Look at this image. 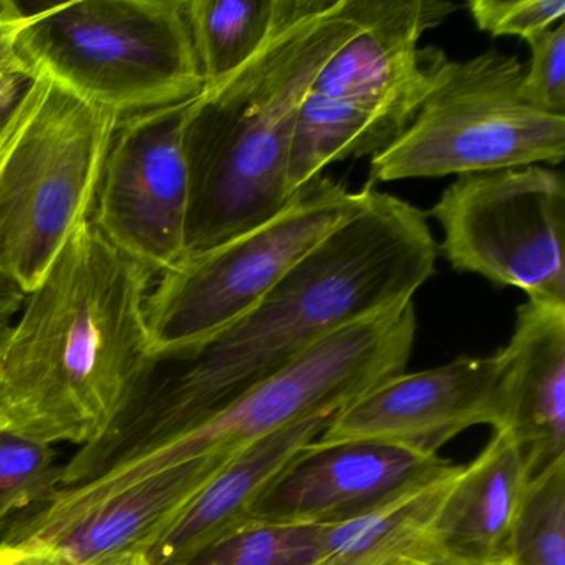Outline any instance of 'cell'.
Listing matches in <instances>:
<instances>
[{
  "label": "cell",
  "instance_id": "6da1fadb",
  "mask_svg": "<svg viewBox=\"0 0 565 565\" xmlns=\"http://www.w3.org/2000/svg\"><path fill=\"white\" fill-rule=\"evenodd\" d=\"M365 198L249 312L141 393L114 431L72 459L78 476L163 438L279 372L330 333L413 299L435 274L426 214L365 184Z\"/></svg>",
  "mask_w": 565,
  "mask_h": 565
},
{
  "label": "cell",
  "instance_id": "7a4b0ae2",
  "mask_svg": "<svg viewBox=\"0 0 565 565\" xmlns=\"http://www.w3.org/2000/svg\"><path fill=\"white\" fill-rule=\"evenodd\" d=\"M153 277L87 221L0 330V429L104 441L160 365L145 317Z\"/></svg>",
  "mask_w": 565,
  "mask_h": 565
},
{
  "label": "cell",
  "instance_id": "3957f363",
  "mask_svg": "<svg viewBox=\"0 0 565 565\" xmlns=\"http://www.w3.org/2000/svg\"><path fill=\"white\" fill-rule=\"evenodd\" d=\"M360 25L362 0H290L266 45L196 98L184 131V257L260 226L289 204L287 168L300 108L320 68Z\"/></svg>",
  "mask_w": 565,
  "mask_h": 565
},
{
  "label": "cell",
  "instance_id": "277c9868",
  "mask_svg": "<svg viewBox=\"0 0 565 565\" xmlns=\"http://www.w3.org/2000/svg\"><path fill=\"white\" fill-rule=\"evenodd\" d=\"M416 329L413 300L350 323L220 408L118 456L67 489L78 495L102 494L196 459L231 461L284 426L322 409H342L406 372Z\"/></svg>",
  "mask_w": 565,
  "mask_h": 565
},
{
  "label": "cell",
  "instance_id": "5b68a950",
  "mask_svg": "<svg viewBox=\"0 0 565 565\" xmlns=\"http://www.w3.org/2000/svg\"><path fill=\"white\" fill-rule=\"evenodd\" d=\"M120 120L38 75L0 141V280L31 292L92 220Z\"/></svg>",
  "mask_w": 565,
  "mask_h": 565
},
{
  "label": "cell",
  "instance_id": "8992f818",
  "mask_svg": "<svg viewBox=\"0 0 565 565\" xmlns=\"http://www.w3.org/2000/svg\"><path fill=\"white\" fill-rule=\"evenodd\" d=\"M15 49L32 74L120 117L204 90L186 0H75L28 11Z\"/></svg>",
  "mask_w": 565,
  "mask_h": 565
},
{
  "label": "cell",
  "instance_id": "52a82bcc",
  "mask_svg": "<svg viewBox=\"0 0 565 565\" xmlns=\"http://www.w3.org/2000/svg\"><path fill=\"white\" fill-rule=\"evenodd\" d=\"M524 71L494 51L448 58L408 127L373 154L369 184L561 164L565 115L529 98Z\"/></svg>",
  "mask_w": 565,
  "mask_h": 565
},
{
  "label": "cell",
  "instance_id": "ba28073f",
  "mask_svg": "<svg viewBox=\"0 0 565 565\" xmlns=\"http://www.w3.org/2000/svg\"><path fill=\"white\" fill-rule=\"evenodd\" d=\"M366 188L320 174L260 226L183 257L151 284L145 303L151 352L177 362L249 312L300 259L342 224Z\"/></svg>",
  "mask_w": 565,
  "mask_h": 565
},
{
  "label": "cell",
  "instance_id": "9c48e42d",
  "mask_svg": "<svg viewBox=\"0 0 565 565\" xmlns=\"http://www.w3.org/2000/svg\"><path fill=\"white\" fill-rule=\"evenodd\" d=\"M431 216L452 269L565 303V184L551 168L462 174Z\"/></svg>",
  "mask_w": 565,
  "mask_h": 565
},
{
  "label": "cell",
  "instance_id": "30bf717a",
  "mask_svg": "<svg viewBox=\"0 0 565 565\" xmlns=\"http://www.w3.org/2000/svg\"><path fill=\"white\" fill-rule=\"evenodd\" d=\"M198 97L121 117L95 198L92 223L153 276L173 269L186 254L184 131Z\"/></svg>",
  "mask_w": 565,
  "mask_h": 565
},
{
  "label": "cell",
  "instance_id": "8fae6325",
  "mask_svg": "<svg viewBox=\"0 0 565 565\" xmlns=\"http://www.w3.org/2000/svg\"><path fill=\"white\" fill-rule=\"evenodd\" d=\"M227 462L196 459L95 495L58 488L9 525L0 565H85L147 552Z\"/></svg>",
  "mask_w": 565,
  "mask_h": 565
},
{
  "label": "cell",
  "instance_id": "7c38bea8",
  "mask_svg": "<svg viewBox=\"0 0 565 565\" xmlns=\"http://www.w3.org/2000/svg\"><path fill=\"white\" fill-rule=\"evenodd\" d=\"M458 9L441 0H362V25L320 68L309 94L359 115L388 147L448 61L419 41Z\"/></svg>",
  "mask_w": 565,
  "mask_h": 565
},
{
  "label": "cell",
  "instance_id": "4fadbf2b",
  "mask_svg": "<svg viewBox=\"0 0 565 565\" xmlns=\"http://www.w3.org/2000/svg\"><path fill=\"white\" fill-rule=\"evenodd\" d=\"M501 350L399 373L339 409L310 448L376 441L438 452L465 429L501 425Z\"/></svg>",
  "mask_w": 565,
  "mask_h": 565
},
{
  "label": "cell",
  "instance_id": "5bb4252c",
  "mask_svg": "<svg viewBox=\"0 0 565 565\" xmlns=\"http://www.w3.org/2000/svg\"><path fill=\"white\" fill-rule=\"evenodd\" d=\"M451 465L390 443L307 448L264 494L246 524H335L372 511Z\"/></svg>",
  "mask_w": 565,
  "mask_h": 565
},
{
  "label": "cell",
  "instance_id": "9a60e30c",
  "mask_svg": "<svg viewBox=\"0 0 565 565\" xmlns=\"http://www.w3.org/2000/svg\"><path fill=\"white\" fill-rule=\"evenodd\" d=\"M532 471L508 429H492L433 525L425 565H514L512 535Z\"/></svg>",
  "mask_w": 565,
  "mask_h": 565
},
{
  "label": "cell",
  "instance_id": "2e32d148",
  "mask_svg": "<svg viewBox=\"0 0 565 565\" xmlns=\"http://www.w3.org/2000/svg\"><path fill=\"white\" fill-rule=\"evenodd\" d=\"M339 409L284 426L231 459L147 551L151 565H188L249 521L274 482L322 435Z\"/></svg>",
  "mask_w": 565,
  "mask_h": 565
},
{
  "label": "cell",
  "instance_id": "e0dca14e",
  "mask_svg": "<svg viewBox=\"0 0 565 565\" xmlns=\"http://www.w3.org/2000/svg\"><path fill=\"white\" fill-rule=\"evenodd\" d=\"M501 425L532 476L565 458V303L525 300L501 349Z\"/></svg>",
  "mask_w": 565,
  "mask_h": 565
},
{
  "label": "cell",
  "instance_id": "ac0fdd59",
  "mask_svg": "<svg viewBox=\"0 0 565 565\" xmlns=\"http://www.w3.org/2000/svg\"><path fill=\"white\" fill-rule=\"evenodd\" d=\"M465 465H449L365 514L327 525L317 565H425L429 537Z\"/></svg>",
  "mask_w": 565,
  "mask_h": 565
},
{
  "label": "cell",
  "instance_id": "d6986e66",
  "mask_svg": "<svg viewBox=\"0 0 565 565\" xmlns=\"http://www.w3.org/2000/svg\"><path fill=\"white\" fill-rule=\"evenodd\" d=\"M290 0H186L204 90L246 65L269 41Z\"/></svg>",
  "mask_w": 565,
  "mask_h": 565
},
{
  "label": "cell",
  "instance_id": "ffe728a7",
  "mask_svg": "<svg viewBox=\"0 0 565 565\" xmlns=\"http://www.w3.org/2000/svg\"><path fill=\"white\" fill-rule=\"evenodd\" d=\"M327 525H243L188 565H317Z\"/></svg>",
  "mask_w": 565,
  "mask_h": 565
},
{
  "label": "cell",
  "instance_id": "44dd1931",
  "mask_svg": "<svg viewBox=\"0 0 565 565\" xmlns=\"http://www.w3.org/2000/svg\"><path fill=\"white\" fill-rule=\"evenodd\" d=\"M511 555L514 565H565V458L532 476Z\"/></svg>",
  "mask_w": 565,
  "mask_h": 565
},
{
  "label": "cell",
  "instance_id": "7402d4cb",
  "mask_svg": "<svg viewBox=\"0 0 565 565\" xmlns=\"http://www.w3.org/2000/svg\"><path fill=\"white\" fill-rule=\"evenodd\" d=\"M51 445L0 429V534L58 489L61 466Z\"/></svg>",
  "mask_w": 565,
  "mask_h": 565
},
{
  "label": "cell",
  "instance_id": "603a6c76",
  "mask_svg": "<svg viewBox=\"0 0 565 565\" xmlns=\"http://www.w3.org/2000/svg\"><path fill=\"white\" fill-rule=\"evenodd\" d=\"M469 14L479 31L492 38L524 39L525 42L565 15L564 0H471Z\"/></svg>",
  "mask_w": 565,
  "mask_h": 565
},
{
  "label": "cell",
  "instance_id": "cb8c5ba5",
  "mask_svg": "<svg viewBox=\"0 0 565 565\" xmlns=\"http://www.w3.org/2000/svg\"><path fill=\"white\" fill-rule=\"evenodd\" d=\"M532 57L524 71L529 98L544 110L565 115V24L529 39Z\"/></svg>",
  "mask_w": 565,
  "mask_h": 565
},
{
  "label": "cell",
  "instance_id": "d4e9b609",
  "mask_svg": "<svg viewBox=\"0 0 565 565\" xmlns=\"http://www.w3.org/2000/svg\"><path fill=\"white\" fill-rule=\"evenodd\" d=\"M25 15L28 11L12 0H0V72L25 65L15 49V41L24 25Z\"/></svg>",
  "mask_w": 565,
  "mask_h": 565
},
{
  "label": "cell",
  "instance_id": "484cf974",
  "mask_svg": "<svg viewBox=\"0 0 565 565\" xmlns=\"http://www.w3.org/2000/svg\"><path fill=\"white\" fill-rule=\"evenodd\" d=\"M35 78L38 75L25 65L0 72V127L15 114Z\"/></svg>",
  "mask_w": 565,
  "mask_h": 565
},
{
  "label": "cell",
  "instance_id": "4316f807",
  "mask_svg": "<svg viewBox=\"0 0 565 565\" xmlns=\"http://www.w3.org/2000/svg\"><path fill=\"white\" fill-rule=\"evenodd\" d=\"M25 294L18 287L0 280V330L4 329L18 316L24 306Z\"/></svg>",
  "mask_w": 565,
  "mask_h": 565
},
{
  "label": "cell",
  "instance_id": "83f0119b",
  "mask_svg": "<svg viewBox=\"0 0 565 565\" xmlns=\"http://www.w3.org/2000/svg\"><path fill=\"white\" fill-rule=\"evenodd\" d=\"M85 565H151L147 552L134 551L124 552V554L111 555V557L102 558V561L90 562Z\"/></svg>",
  "mask_w": 565,
  "mask_h": 565
},
{
  "label": "cell",
  "instance_id": "f1b7e54d",
  "mask_svg": "<svg viewBox=\"0 0 565 565\" xmlns=\"http://www.w3.org/2000/svg\"><path fill=\"white\" fill-rule=\"evenodd\" d=\"M19 107H21V105H19ZM15 111H18V110H15ZM14 115H12V117L9 118V121H6V124L2 125V127H0V141H2V138H4L6 134H8L9 125H11V121H12V118H14Z\"/></svg>",
  "mask_w": 565,
  "mask_h": 565
}]
</instances>
